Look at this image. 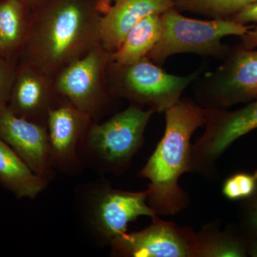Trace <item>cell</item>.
Here are the masks:
<instances>
[{
    "label": "cell",
    "mask_w": 257,
    "mask_h": 257,
    "mask_svg": "<svg viewBox=\"0 0 257 257\" xmlns=\"http://www.w3.org/2000/svg\"><path fill=\"white\" fill-rule=\"evenodd\" d=\"M99 0H45L32 10L19 63L53 79L101 44Z\"/></svg>",
    "instance_id": "1"
},
{
    "label": "cell",
    "mask_w": 257,
    "mask_h": 257,
    "mask_svg": "<svg viewBox=\"0 0 257 257\" xmlns=\"http://www.w3.org/2000/svg\"><path fill=\"white\" fill-rule=\"evenodd\" d=\"M209 111L188 98L181 99L165 111V133L138 174L150 181L147 204L157 215H176L189 207V194L179 181L190 171L191 139L207 123Z\"/></svg>",
    "instance_id": "2"
},
{
    "label": "cell",
    "mask_w": 257,
    "mask_h": 257,
    "mask_svg": "<svg viewBox=\"0 0 257 257\" xmlns=\"http://www.w3.org/2000/svg\"><path fill=\"white\" fill-rule=\"evenodd\" d=\"M155 113L130 104L104 122L93 121L79 145L84 167L103 175L124 173L143 147L145 130Z\"/></svg>",
    "instance_id": "3"
},
{
    "label": "cell",
    "mask_w": 257,
    "mask_h": 257,
    "mask_svg": "<svg viewBox=\"0 0 257 257\" xmlns=\"http://www.w3.org/2000/svg\"><path fill=\"white\" fill-rule=\"evenodd\" d=\"M147 191L130 192L111 187L105 179L80 184L74 204L81 222L101 246L127 232L128 225L140 216L157 214L147 204Z\"/></svg>",
    "instance_id": "4"
},
{
    "label": "cell",
    "mask_w": 257,
    "mask_h": 257,
    "mask_svg": "<svg viewBox=\"0 0 257 257\" xmlns=\"http://www.w3.org/2000/svg\"><path fill=\"white\" fill-rule=\"evenodd\" d=\"M162 18V35L147 57L160 66L177 54L224 59L231 47L224 45L221 40L228 36L241 37L249 28L229 19L200 20L187 18L175 8L164 13Z\"/></svg>",
    "instance_id": "5"
},
{
    "label": "cell",
    "mask_w": 257,
    "mask_h": 257,
    "mask_svg": "<svg viewBox=\"0 0 257 257\" xmlns=\"http://www.w3.org/2000/svg\"><path fill=\"white\" fill-rule=\"evenodd\" d=\"M199 71L187 76L167 73L148 57L133 64H117L110 61L108 85L114 98H121L155 112H165L182 99L189 84L199 78Z\"/></svg>",
    "instance_id": "6"
},
{
    "label": "cell",
    "mask_w": 257,
    "mask_h": 257,
    "mask_svg": "<svg viewBox=\"0 0 257 257\" xmlns=\"http://www.w3.org/2000/svg\"><path fill=\"white\" fill-rule=\"evenodd\" d=\"M224 63L197 83L196 102L213 110H226L257 99V50L231 47Z\"/></svg>",
    "instance_id": "7"
},
{
    "label": "cell",
    "mask_w": 257,
    "mask_h": 257,
    "mask_svg": "<svg viewBox=\"0 0 257 257\" xmlns=\"http://www.w3.org/2000/svg\"><path fill=\"white\" fill-rule=\"evenodd\" d=\"M111 55L100 44L53 78L56 93L89 115L94 121L114 98L109 90L106 77Z\"/></svg>",
    "instance_id": "8"
},
{
    "label": "cell",
    "mask_w": 257,
    "mask_h": 257,
    "mask_svg": "<svg viewBox=\"0 0 257 257\" xmlns=\"http://www.w3.org/2000/svg\"><path fill=\"white\" fill-rule=\"evenodd\" d=\"M205 130L192 144L190 171L205 179L218 177L217 162L235 141L257 128V99L234 111L209 109Z\"/></svg>",
    "instance_id": "9"
},
{
    "label": "cell",
    "mask_w": 257,
    "mask_h": 257,
    "mask_svg": "<svg viewBox=\"0 0 257 257\" xmlns=\"http://www.w3.org/2000/svg\"><path fill=\"white\" fill-rule=\"evenodd\" d=\"M117 257H198L197 232L158 215L141 231L121 234L109 245Z\"/></svg>",
    "instance_id": "10"
},
{
    "label": "cell",
    "mask_w": 257,
    "mask_h": 257,
    "mask_svg": "<svg viewBox=\"0 0 257 257\" xmlns=\"http://www.w3.org/2000/svg\"><path fill=\"white\" fill-rule=\"evenodd\" d=\"M89 115L62 98L47 116L51 165L64 175H78L83 166L79 149L84 134L93 122Z\"/></svg>",
    "instance_id": "11"
},
{
    "label": "cell",
    "mask_w": 257,
    "mask_h": 257,
    "mask_svg": "<svg viewBox=\"0 0 257 257\" xmlns=\"http://www.w3.org/2000/svg\"><path fill=\"white\" fill-rule=\"evenodd\" d=\"M0 138L37 176L50 182L55 177L50 162L47 125L17 116L8 106H0Z\"/></svg>",
    "instance_id": "12"
},
{
    "label": "cell",
    "mask_w": 257,
    "mask_h": 257,
    "mask_svg": "<svg viewBox=\"0 0 257 257\" xmlns=\"http://www.w3.org/2000/svg\"><path fill=\"white\" fill-rule=\"evenodd\" d=\"M62 99L54 89L53 79L30 66L18 63L7 105L12 112L47 125L49 111Z\"/></svg>",
    "instance_id": "13"
},
{
    "label": "cell",
    "mask_w": 257,
    "mask_h": 257,
    "mask_svg": "<svg viewBox=\"0 0 257 257\" xmlns=\"http://www.w3.org/2000/svg\"><path fill=\"white\" fill-rule=\"evenodd\" d=\"M175 8V0H116L100 22L101 44L115 52L132 28L152 14L162 15Z\"/></svg>",
    "instance_id": "14"
},
{
    "label": "cell",
    "mask_w": 257,
    "mask_h": 257,
    "mask_svg": "<svg viewBox=\"0 0 257 257\" xmlns=\"http://www.w3.org/2000/svg\"><path fill=\"white\" fill-rule=\"evenodd\" d=\"M0 183L20 199H34L49 182L35 175L25 162L0 138Z\"/></svg>",
    "instance_id": "15"
},
{
    "label": "cell",
    "mask_w": 257,
    "mask_h": 257,
    "mask_svg": "<svg viewBox=\"0 0 257 257\" xmlns=\"http://www.w3.org/2000/svg\"><path fill=\"white\" fill-rule=\"evenodd\" d=\"M198 257L248 256V236L239 226L221 229L217 221L203 226L197 232Z\"/></svg>",
    "instance_id": "16"
},
{
    "label": "cell",
    "mask_w": 257,
    "mask_h": 257,
    "mask_svg": "<svg viewBox=\"0 0 257 257\" xmlns=\"http://www.w3.org/2000/svg\"><path fill=\"white\" fill-rule=\"evenodd\" d=\"M162 15L152 14L140 20L125 36L119 48L111 53V62L133 64L147 57L162 35Z\"/></svg>",
    "instance_id": "17"
},
{
    "label": "cell",
    "mask_w": 257,
    "mask_h": 257,
    "mask_svg": "<svg viewBox=\"0 0 257 257\" xmlns=\"http://www.w3.org/2000/svg\"><path fill=\"white\" fill-rule=\"evenodd\" d=\"M31 11L19 0H0V45L5 58L14 63L28 35Z\"/></svg>",
    "instance_id": "18"
},
{
    "label": "cell",
    "mask_w": 257,
    "mask_h": 257,
    "mask_svg": "<svg viewBox=\"0 0 257 257\" xmlns=\"http://www.w3.org/2000/svg\"><path fill=\"white\" fill-rule=\"evenodd\" d=\"M257 0H175L179 12H189L211 19H229Z\"/></svg>",
    "instance_id": "19"
},
{
    "label": "cell",
    "mask_w": 257,
    "mask_h": 257,
    "mask_svg": "<svg viewBox=\"0 0 257 257\" xmlns=\"http://www.w3.org/2000/svg\"><path fill=\"white\" fill-rule=\"evenodd\" d=\"M257 188V170L252 173L239 172L229 176L223 184V195L231 201L244 200Z\"/></svg>",
    "instance_id": "20"
},
{
    "label": "cell",
    "mask_w": 257,
    "mask_h": 257,
    "mask_svg": "<svg viewBox=\"0 0 257 257\" xmlns=\"http://www.w3.org/2000/svg\"><path fill=\"white\" fill-rule=\"evenodd\" d=\"M239 226L249 238L257 239V188L239 207Z\"/></svg>",
    "instance_id": "21"
},
{
    "label": "cell",
    "mask_w": 257,
    "mask_h": 257,
    "mask_svg": "<svg viewBox=\"0 0 257 257\" xmlns=\"http://www.w3.org/2000/svg\"><path fill=\"white\" fill-rule=\"evenodd\" d=\"M18 64L0 57V106L8 105Z\"/></svg>",
    "instance_id": "22"
},
{
    "label": "cell",
    "mask_w": 257,
    "mask_h": 257,
    "mask_svg": "<svg viewBox=\"0 0 257 257\" xmlns=\"http://www.w3.org/2000/svg\"><path fill=\"white\" fill-rule=\"evenodd\" d=\"M229 20L243 25L250 23H257V2L243 8Z\"/></svg>",
    "instance_id": "23"
},
{
    "label": "cell",
    "mask_w": 257,
    "mask_h": 257,
    "mask_svg": "<svg viewBox=\"0 0 257 257\" xmlns=\"http://www.w3.org/2000/svg\"><path fill=\"white\" fill-rule=\"evenodd\" d=\"M240 37L241 45L248 50L257 47V26L249 27L246 33Z\"/></svg>",
    "instance_id": "24"
},
{
    "label": "cell",
    "mask_w": 257,
    "mask_h": 257,
    "mask_svg": "<svg viewBox=\"0 0 257 257\" xmlns=\"http://www.w3.org/2000/svg\"><path fill=\"white\" fill-rule=\"evenodd\" d=\"M116 0H99L98 2V10L101 15L105 14L108 10L111 8V5L114 4V3Z\"/></svg>",
    "instance_id": "25"
},
{
    "label": "cell",
    "mask_w": 257,
    "mask_h": 257,
    "mask_svg": "<svg viewBox=\"0 0 257 257\" xmlns=\"http://www.w3.org/2000/svg\"><path fill=\"white\" fill-rule=\"evenodd\" d=\"M247 253L248 256L257 257V239L248 238Z\"/></svg>",
    "instance_id": "26"
},
{
    "label": "cell",
    "mask_w": 257,
    "mask_h": 257,
    "mask_svg": "<svg viewBox=\"0 0 257 257\" xmlns=\"http://www.w3.org/2000/svg\"><path fill=\"white\" fill-rule=\"evenodd\" d=\"M19 1L22 2L24 5L28 7L29 9L32 10L39 5H41L45 0H19Z\"/></svg>",
    "instance_id": "27"
},
{
    "label": "cell",
    "mask_w": 257,
    "mask_h": 257,
    "mask_svg": "<svg viewBox=\"0 0 257 257\" xmlns=\"http://www.w3.org/2000/svg\"><path fill=\"white\" fill-rule=\"evenodd\" d=\"M0 57H5L4 53H3V48H2L1 45H0Z\"/></svg>",
    "instance_id": "28"
}]
</instances>
